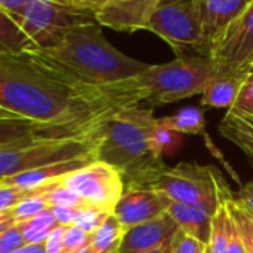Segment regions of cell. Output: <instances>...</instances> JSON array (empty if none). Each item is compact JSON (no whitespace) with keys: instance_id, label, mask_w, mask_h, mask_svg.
I'll list each match as a JSON object with an SVG mask.
<instances>
[{"instance_id":"32","label":"cell","mask_w":253,"mask_h":253,"mask_svg":"<svg viewBox=\"0 0 253 253\" xmlns=\"http://www.w3.org/2000/svg\"><path fill=\"white\" fill-rule=\"evenodd\" d=\"M26 244L27 243L17 225L0 235V253H14Z\"/></svg>"},{"instance_id":"43","label":"cell","mask_w":253,"mask_h":253,"mask_svg":"<svg viewBox=\"0 0 253 253\" xmlns=\"http://www.w3.org/2000/svg\"><path fill=\"white\" fill-rule=\"evenodd\" d=\"M201 253H211V249H210V246H209V243L206 244V247H204V250H203Z\"/></svg>"},{"instance_id":"8","label":"cell","mask_w":253,"mask_h":253,"mask_svg":"<svg viewBox=\"0 0 253 253\" xmlns=\"http://www.w3.org/2000/svg\"><path fill=\"white\" fill-rule=\"evenodd\" d=\"M97 23L95 14L63 0H27L20 27L38 49H51L75 27Z\"/></svg>"},{"instance_id":"23","label":"cell","mask_w":253,"mask_h":253,"mask_svg":"<svg viewBox=\"0 0 253 253\" xmlns=\"http://www.w3.org/2000/svg\"><path fill=\"white\" fill-rule=\"evenodd\" d=\"M38 137V126L30 121H0V148Z\"/></svg>"},{"instance_id":"31","label":"cell","mask_w":253,"mask_h":253,"mask_svg":"<svg viewBox=\"0 0 253 253\" xmlns=\"http://www.w3.org/2000/svg\"><path fill=\"white\" fill-rule=\"evenodd\" d=\"M33 191L14 188V186H8V185L0 183V214L9 211L15 204H18L23 198L30 195Z\"/></svg>"},{"instance_id":"40","label":"cell","mask_w":253,"mask_h":253,"mask_svg":"<svg viewBox=\"0 0 253 253\" xmlns=\"http://www.w3.org/2000/svg\"><path fill=\"white\" fill-rule=\"evenodd\" d=\"M0 121H27V119L21 118L20 115H17L8 109L0 107Z\"/></svg>"},{"instance_id":"20","label":"cell","mask_w":253,"mask_h":253,"mask_svg":"<svg viewBox=\"0 0 253 253\" xmlns=\"http://www.w3.org/2000/svg\"><path fill=\"white\" fill-rule=\"evenodd\" d=\"M30 48H35V45L24 35L21 27L6 12L0 9V55L21 52Z\"/></svg>"},{"instance_id":"34","label":"cell","mask_w":253,"mask_h":253,"mask_svg":"<svg viewBox=\"0 0 253 253\" xmlns=\"http://www.w3.org/2000/svg\"><path fill=\"white\" fill-rule=\"evenodd\" d=\"M226 253H246L243 240L240 237L237 223L229 211V220H228V250Z\"/></svg>"},{"instance_id":"28","label":"cell","mask_w":253,"mask_h":253,"mask_svg":"<svg viewBox=\"0 0 253 253\" xmlns=\"http://www.w3.org/2000/svg\"><path fill=\"white\" fill-rule=\"evenodd\" d=\"M228 112L238 115H253V66L249 69L238 97Z\"/></svg>"},{"instance_id":"25","label":"cell","mask_w":253,"mask_h":253,"mask_svg":"<svg viewBox=\"0 0 253 253\" xmlns=\"http://www.w3.org/2000/svg\"><path fill=\"white\" fill-rule=\"evenodd\" d=\"M228 209L237 223L240 237L243 240L246 253H253V216L246 211L237 201L235 198H231L228 201Z\"/></svg>"},{"instance_id":"36","label":"cell","mask_w":253,"mask_h":253,"mask_svg":"<svg viewBox=\"0 0 253 253\" xmlns=\"http://www.w3.org/2000/svg\"><path fill=\"white\" fill-rule=\"evenodd\" d=\"M52 216L55 217L57 223L61 226H70L75 223V217H76V211L78 209L75 207H67V206H54L49 207Z\"/></svg>"},{"instance_id":"18","label":"cell","mask_w":253,"mask_h":253,"mask_svg":"<svg viewBox=\"0 0 253 253\" xmlns=\"http://www.w3.org/2000/svg\"><path fill=\"white\" fill-rule=\"evenodd\" d=\"M125 231L126 229L116 219V216L113 213L109 214L101 226L91 234V253H118Z\"/></svg>"},{"instance_id":"29","label":"cell","mask_w":253,"mask_h":253,"mask_svg":"<svg viewBox=\"0 0 253 253\" xmlns=\"http://www.w3.org/2000/svg\"><path fill=\"white\" fill-rule=\"evenodd\" d=\"M206 244L207 243L195 238L194 235L179 228L176 235L171 240V252L173 253H201Z\"/></svg>"},{"instance_id":"2","label":"cell","mask_w":253,"mask_h":253,"mask_svg":"<svg viewBox=\"0 0 253 253\" xmlns=\"http://www.w3.org/2000/svg\"><path fill=\"white\" fill-rule=\"evenodd\" d=\"M158 119L154 109L131 106L115 112L104 125L98 161L121 171L125 189L146 188L166 167L157 137Z\"/></svg>"},{"instance_id":"30","label":"cell","mask_w":253,"mask_h":253,"mask_svg":"<svg viewBox=\"0 0 253 253\" xmlns=\"http://www.w3.org/2000/svg\"><path fill=\"white\" fill-rule=\"evenodd\" d=\"M91 234H86L81 228L70 225L64 231V253H75L86 246H89Z\"/></svg>"},{"instance_id":"42","label":"cell","mask_w":253,"mask_h":253,"mask_svg":"<svg viewBox=\"0 0 253 253\" xmlns=\"http://www.w3.org/2000/svg\"><path fill=\"white\" fill-rule=\"evenodd\" d=\"M75 253H91V247L86 246V247H84V249H81V250H78V252H75Z\"/></svg>"},{"instance_id":"11","label":"cell","mask_w":253,"mask_h":253,"mask_svg":"<svg viewBox=\"0 0 253 253\" xmlns=\"http://www.w3.org/2000/svg\"><path fill=\"white\" fill-rule=\"evenodd\" d=\"M173 201L160 191L148 188L125 189L113 209V214L125 229L167 214Z\"/></svg>"},{"instance_id":"13","label":"cell","mask_w":253,"mask_h":253,"mask_svg":"<svg viewBox=\"0 0 253 253\" xmlns=\"http://www.w3.org/2000/svg\"><path fill=\"white\" fill-rule=\"evenodd\" d=\"M203 33L209 57L214 43L244 12L250 0H200Z\"/></svg>"},{"instance_id":"41","label":"cell","mask_w":253,"mask_h":253,"mask_svg":"<svg viewBox=\"0 0 253 253\" xmlns=\"http://www.w3.org/2000/svg\"><path fill=\"white\" fill-rule=\"evenodd\" d=\"M142 253H173V252H171V241H170V243H166V244H163V246H158V247H155V249L142 252Z\"/></svg>"},{"instance_id":"10","label":"cell","mask_w":253,"mask_h":253,"mask_svg":"<svg viewBox=\"0 0 253 253\" xmlns=\"http://www.w3.org/2000/svg\"><path fill=\"white\" fill-rule=\"evenodd\" d=\"M210 58L217 64L220 76L253 66V0L214 43Z\"/></svg>"},{"instance_id":"37","label":"cell","mask_w":253,"mask_h":253,"mask_svg":"<svg viewBox=\"0 0 253 253\" xmlns=\"http://www.w3.org/2000/svg\"><path fill=\"white\" fill-rule=\"evenodd\" d=\"M63 2L75 6V8H79V9H84V11H89V12H97L100 8H103L109 0H63Z\"/></svg>"},{"instance_id":"26","label":"cell","mask_w":253,"mask_h":253,"mask_svg":"<svg viewBox=\"0 0 253 253\" xmlns=\"http://www.w3.org/2000/svg\"><path fill=\"white\" fill-rule=\"evenodd\" d=\"M45 195H46L49 207H54V206H67V207H75V209L91 207L78 194H75L73 191L61 186L58 183V180L54 182V183L46 185Z\"/></svg>"},{"instance_id":"33","label":"cell","mask_w":253,"mask_h":253,"mask_svg":"<svg viewBox=\"0 0 253 253\" xmlns=\"http://www.w3.org/2000/svg\"><path fill=\"white\" fill-rule=\"evenodd\" d=\"M64 231L66 226L61 225L51 231V234L43 243L46 253H64Z\"/></svg>"},{"instance_id":"38","label":"cell","mask_w":253,"mask_h":253,"mask_svg":"<svg viewBox=\"0 0 253 253\" xmlns=\"http://www.w3.org/2000/svg\"><path fill=\"white\" fill-rule=\"evenodd\" d=\"M15 225V220L9 216V213H2L0 214V235H2L3 232H6L9 228H12Z\"/></svg>"},{"instance_id":"22","label":"cell","mask_w":253,"mask_h":253,"mask_svg":"<svg viewBox=\"0 0 253 253\" xmlns=\"http://www.w3.org/2000/svg\"><path fill=\"white\" fill-rule=\"evenodd\" d=\"M229 200L219 204V207L214 210L211 216L210 235H209V246L211 249V253H226L228 250V220H229L228 201Z\"/></svg>"},{"instance_id":"14","label":"cell","mask_w":253,"mask_h":253,"mask_svg":"<svg viewBox=\"0 0 253 253\" xmlns=\"http://www.w3.org/2000/svg\"><path fill=\"white\" fill-rule=\"evenodd\" d=\"M94 161H97V160L78 158V160L63 161V163L45 166V167H41V169H36V170H30V171H26V173H20V174L6 177L3 180H0V183L8 185V186H14V188L33 191V189L42 188L45 185L54 183V182L63 179L64 176L86 167L88 164H91Z\"/></svg>"},{"instance_id":"4","label":"cell","mask_w":253,"mask_h":253,"mask_svg":"<svg viewBox=\"0 0 253 253\" xmlns=\"http://www.w3.org/2000/svg\"><path fill=\"white\" fill-rule=\"evenodd\" d=\"M219 76V67L210 57L182 55L164 64L149 66L139 79L146 91V103L157 107L203 95Z\"/></svg>"},{"instance_id":"17","label":"cell","mask_w":253,"mask_h":253,"mask_svg":"<svg viewBox=\"0 0 253 253\" xmlns=\"http://www.w3.org/2000/svg\"><path fill=\"white\" fill-rule=\"evenodd\" d=\"M219 133L234 143L253 166V115L226 112L219 124Z\"/></svg>"},{"instance_id":"39","label":"cell","mask_w":253,"mask_h":253,"mask_svg":"<svg viewBox=\"0 0 253 253\" xmlns=\"http://www.w3.org/2000/svg\"><path fill=\"white\" fill-rule=\"evenodd\" d=\"M14 253H46L43 244H26Z\"/></svg>"},{"instance_id":"9","label":"cell","mask_w":253,"mask_h":253,"mask_svg":"<svg viewBox=\"0 0 253 253\" xmlns=\"http://www.w3.org/2000/svg\"><path fill=\"white\" fill-rule=\"evenodd\" d=\"M58 183L78 194L88 206L109 213H113L115 206L125 192L121 171L98 160L64 176Z\"/></svg>"},{"instance_id":"35","label":"cell","mask_w":253,"mask_h":253,"mask_svg":"<svg viewBox=\"0 0 253 253\" xmlns=\"http://www.w3.org/2000/svg\"><path fill=\"white\" fill-rule=\"evenodd\" d=\"M26 3H27V0H0V9L6 12L20 26Z\"/></svg>"},{"instance_id":"12","label":"cell","mask_w":253,"mask_h":253,"mask_svg":"<svg viewBox=\"0 0 253 253\" xmlns=\"http://www.w3.org/2000/svg\"><path fill=\"white\" fill-rule=\"evenodd\" d=\"M179 226L167 213L154 220L126 229L118 253H142L170 243Z\"/></svg>"},{"instance_id":"6","label":"cell","mask_w":253,"mask_h":253,"mask_svg":"<svg viewBox=\"0 0 253 253\" xmlns=\"http://www.w3.org/2000/svg\"><path fill=\"white\" fill-rule=\"evenodd\" d=\"M146 188L163 192L173 203L200 206L211 213L219 204L232 198L222 173L213 166H200L197 163L166 166L151 179Z\"/></svg>"},{"instance_id":"3","label":"cell","mask_w":253,"mask_h":253,"mask_svg":"<svg viewBox=\"0 0 253 253\" xmlns=\"http://www.w3.org/2000/svg\"><path fill=\"white\" fill-rule=\"evenodd\" d=\"M72 78L89 85H110L140 76L151 64L118 51L103 35L98 23L72 29L51 49H39Z\"/></svg>"},{"instance_id":"19","label":"cell","mask_w":253,"mask_h":253,"mask_svg":"<svg viewBox=\"0 0 253 253\" xmlns=\"http://www.w3.org/2000/svg\"><path fill=\"white\" fill-rule=\"evenodd\" d=\"M160 124L167 130L177 134L198 136L204 131L206 119L204 113L198 107H185L171 116L160 118Z\"/></svg>"},{"instance_id":"27","label":"cell","mask_w":253,"mask_h":253,"mask_svg":"<svg viewBox=\"0 0 253 253\" xmlns=\"http://www.w3.org/2000/svg\"><path fill=\"white\" fill-rule=\"evenodd\" d=\"M109 214L112 213L95 209V207H82V209H78L73 225L81 228L86 234H92L97 228L101 226V223L107 219Z\"/></svg>"},{"instance_id":"5","label":"cell","mask_w":253,"mask_h":253,"mask_svg":"<svg viewBox=\"0 0 253 253\" xmlns=\"http://www.w3.org/2000/svg\"><path fill=\"white\" fill-rule=\"evenodd\" d=\"M101 139L103 130L82 137H35L27 142L3 146L0 148V180L63 161L78 158L98 160Z\"/></svg>"},{"instance_id":"7","label":"cell","mask_w":253,"mask_h":253,"mask_svg":"<svg viewBox=\"0 0 253 253\" xmlns=\"http://www.w3.org/2000/svg\"><path fill=\"white\" fill-rule=\"evenodd\" d=\"M145 30L166 41L177 57L188 51L209 57L200 0H160Z\"/></svg>"},{"instance_id":"1","label":"cell","mask_w":253,"mask_h":253,"mask_svg":"<svg viewBox=\"0 0 253 253\" xmlns=\"http://www.w3.org/2000/svg\"><path fill=\"white\" fill-rule=\"evenodd\" d=\"M146 101L139 76L110 85L84 84L38 48L0 55V107L38 126V137L94 134L125 107Z\"/></svg>"},{"instance_id":"15","label":"cell","mask_w":253,"mask_h":253,"mask_svg":"<svg viewBox=\"0 0 253 253\" xmlns=\"http://www.w3.org/2000/svg\"><path fill=\"white\" fill-rule=\"evenodd\" d=\"M247 70L229 73L216 78L204 91L201 97V104L216 109H231L238 97V92L247 76Z\"/></svg>"},{"instance_id":"16","label":"cell","mask_w":253,"mask_h":253,"mask_svg":"<svg viewBox=\"0 0 253 253\" xmlns=\"http://www.w3.org/2000/svg\"><path fill=\"white\" fill-rule=\"evenodd\" d=\"M167 213L173 217V220L177 223L180 229L204 243H209L210 222L213 216L210 210L200 206L173 203Z\"/></svg>"},{"instance_id":"24","label":"cell","mask_w":253,"mask_h":253,"mask_svg":"<svg viewBox=\"0 0 253 253\" xmlns=\"http://www.w3.org/2000/svg\"><path fill=\"white\" fill-rule=\"evenodd\" d=\"M45 186L35 189L30 195H27L26 198H23L18 204H15L8 213L9 216L15 220V223L27 220L35 217L36 214L42 213L43 210L49 209L46 195H45Z\"/></svg>"},{"instance_id":"21","label":"cell","mask_w":253,"mask_h":253,"mask_svg":"<svg viewBox=\"0 0 253 253\" xmlns=\"http://www.w3.org/2000/svg\"><path fill=\"white\" fill-rule=\"evenodd\" d=\"M27 244H43L54 228L58 226L51 210L46 209L32 219L15 223Z\"/></svg>"}]
</instances>
